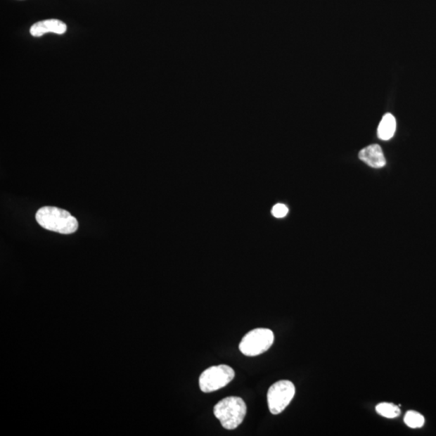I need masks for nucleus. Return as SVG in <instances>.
Segmentation results:
<instances>
[{
	"label": "nucleus",
	"mask_w": 436,
	"mask_h": 436,
	"mask_svg": "<svg viewBox=\"0 0 436 436\" xmlns=\"http://www.w3.org/2000/svg\"><path fill=\"white\" fill-rule=\"evenodd\" d=\"M359 160L373 168H381L385 166L386 160L383 149L379 145L373 144L365 147L359 154Z\"/></svg>",
	"instance_id": "7"
},
{
	"label": "nucleus",
	"mask_w": 436,
	"mask_h": 436,
	"mask_svg": "<svg viewBox=\"0 0 436 436\" xmlns=\"http://www.w3.org/2000/svg\"><path fill=\"white\" fill-rule=\"evenodd\" d=\"M36 220L47 231L70 234L78 230L79 222L67 210L56 207H42L36 214Z\"/></svg>",
	"instance_id": "1"
},
{
	"label": "nucleus",
	"mask_w": 436,
	"mask_h": 436,
	"mask_svg": "<svg viewBox=\"0 0 436 436\" xmlns=\"http://www.w3.org/2000/svg\"><path fill=\"white\" fill-rule=\"evenodd\" d=\"M288 209L285 205L277 204L271 210V214L277 218L286 217L288 214Z\"/></svg>",
	"instance_id": "11"
},
{
	"label": "nucleus",
	"mask_w": 436,
	"mask_h": 436,
	"mask_svg": "<svg viewBox=\"0 0 436 436\" xmlns=\"http://www.w3.org/2000/svg\"><path fill=\"white\" fill-rule=\"evenodd\" d=\"M396 130V120L390 113H387L379 124L378 134L381 140L387 141L394 137Z\"/></svg>",
	"instance_id": "8"
},
{
	"label": "nucleus",
	"mask_w": 436,
	"mask_h": 436,
	"mask_svg": "<svg viewBox=\"0 0 436 436\" xmlns=\"http://www.w3.org/2000/svg\"><path fill=\"white\" fill-rule=\"evenodd\" d=\"M67 30V25L63 21L51 19L37 22L32 25L30 29V34L32 37H41L48 32L61 35L64 34Z\"/></svg>",
	"instance_id": "6"
},
{
	"label": "nucleus",
	"mask_w": 436,
	"mask_h": 436,
	"mask_svg": "<svg viewBox=\"0 0 436 436\" xmlns=\"http://www.w3.org/2000/svg\"><path fill=\"white\" fill-rule=\"evenodd\" d=\"M214 416L227 430L237 428L247 413L246 403L238 397H227L214 406Z\"/></svg>",
	"instance_id": "2"
},
{
	"label": "nucleus",
	"mask_w": 436,
	"mask_h": 436,
	"mask_svg": "<svg viewBox=\"0 0 436 436\" xmlns=\"http://www.w3.org/2000/svg\"><path fill=\"white\" fill-rule=\"evenodd\" d=\"M274 334L269 329L257 328L248 332L239 345V350L247 357H256L274 345Z\"/></svg>",
	"instance_id": "3"
},
{
	"label": "nucleus",
	"mask_w": 436,
	"mask_h": 436,
	"mask_svg": "<svg viewBox=\"0 0 436 436\" xmlns=\"http://www.w3.org/2000/svg\"><path fill=\"white\" fill-rule=\"evenodd\" d=\"M376 411L380 414L381 416L394 418L399 416L401 411L399 406L392 404V403L383 402L376 407Z\"/></svg>",
	"instance_id": "9"
},
{
	"label": "nucleus",
	"mask_w": 436,
	"mask_h": 436,
	"mask_svg": "<svg viewBox=\"0 0 436 436\" xmlns=\"http://www.w3.org/2000/svg\"><path fill=\"white\" fill-rule=\"evenodd\" d=\"M296 389L290 380H279L272 385L268 392L269 411L279 414L286 410L295 395Z\"/></svg>",
	"instance_id": "5"
},
{
	"label": "nucleus",
	"mask_w": 436,
	"mask_h": 436,
	"mask_svg": "<svg viewBox=\"0 0 436 436\" xmlns=\"http://www.w3.org/2000/svg\"><path fill=\"white\" fill-rule=\"evenodd\" d=\"M236 373L228 365L221 364L207 368L201 373L199 385L201 391L211 392L224 388L234 378Z\"/></svg>",
	"instance_id": "4"
},
{
	"label": "nucleus",
	"mask_w": 436,
	"mask_h": 436,
	"mask_svg": "<svg viewBox=\"0 0 436 436\" xmlns=\"http://www.w3.org/2000/svg\"><path fill=\"white\" fill-rule=\"evenodd\" d=\"M404 422L409 428H422L425 423V418L421 413L416 411H408L406 414Z\"/></svg>",
	"instance_id": "10"
}]
</instances>
